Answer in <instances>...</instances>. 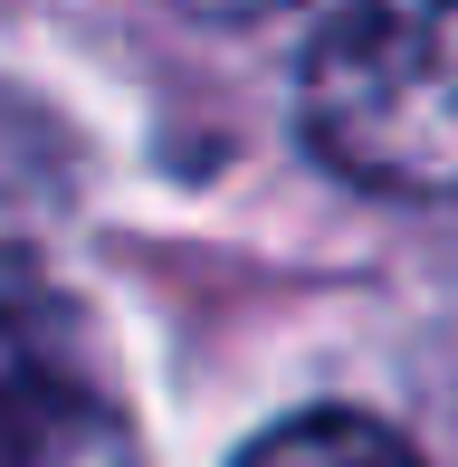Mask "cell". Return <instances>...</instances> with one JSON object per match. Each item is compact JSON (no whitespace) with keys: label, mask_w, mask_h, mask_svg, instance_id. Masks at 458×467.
<instances>
[{"label":"cell","mask_w":458,"mask_h":467,"mask_svg":"<svg viewBox=\"0 0 458 467\" xmlns=\"http://www.w3.org/2000/svg\"><path fill=\"white\" fill-rule=\"evenodd\" d=\"M192 19H267V10H297V0H172Z\"/></svg>","instance_id":"277c9868"},{"label":"cell","mask_w":458,"mask_h":467,"mask_svg":"<svg viewBox=\"0 0 458 467\" xmlns=\"http://www.w3.org/2000/svg\"><path fill=\"white\" fill-rule=\"evenodd\" d=\"M239 467H421V458H411L401 430H382L363 410H297L267 439H248Z\"/></svg>","instance_id":"3957f363"},{"label":"cell","mask_w":458,"mask_h":467,"mask_svg":"<svg viewBox=\"0 0 458 467\" xmlns=\"http://www.w3.org/2000/svg\"><path fill=\"white\" fill-rule=\"evenodd\" d=\"M297 124L382 201H458V0H316Z\"/></svg>","instance_id":"6da1fadb"},{"label":"cell","mask_w":458,"mask_h":467,"mask_svg":"<svg viewBox=\"0 0 458 467\" xmlns=\"http://www.w3.org/2000/svg\"><path fill=\"white\" fill-rule=\"evenodd\" d=\"M0 467H143L87 306L29 248H0Z\"/></svg>","instance_id":"7a4b0ae2"}]
</instances>
